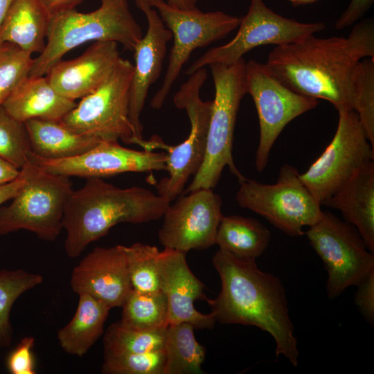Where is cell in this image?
Listing matches in <instances>:
<instances>
[{
	"instance_id": "21",
	"label": "cell",
	"mask_w": 374,
	"mask_h": 374,
	"mask_svg": "<svg viewBox=\"0 0 374 374\" xmlns=\"http://www.w3.org/2000/svg\"><path fill=\"white\" fill-rule=\"evenodd\" d=\"M323 205L339 210L374 253V160L364 163Z\"/></svg>"
},
{
	"instance_id": "43",
	"label": "cell",
	"mask_w": 374,
	"mask_h": 374,
	"mask_svg": "<svg viewBox=\"0 0 374 374\" xmlns=\"http://www.w3.org/2000/svg\"><path fill=\"white\" fill-rule=\"evenodd\" d=\"M15 0H0V24Z\"/></svg>"
},
{
	"instance_id": "6",
	"label": "cell",
	"mask_w": 374,
	"mask_h": 374,
	"mask_svg": "<svg viewBox=\"0 0 374 374\" xmlns=\"http://www.w3.org/2000/svg\"><path fill=\"white\" fill-rule=\"evenodd\" d=\"M207 75L205 67L193 73L173 97L175 107L184 109L188 116L190 130L187 139L172 146L164 144L159 137L153 136L145 144V150H166L168 176L159 181L157 189V194L170 202L181 195L188 180L199 171L204 160L213 107V101H204L200 98V89Z\"/></svg>"
},
{
	"instance_id": "34",
	"label": "cell",
	"mask_w": 374,
	"mask_h": 374,
	"mask_svg": "<svg viewBox=\"0 0 374 374\" xmlns=\"http://www.w3.org/2000/svg\"><path fill=\"white\" fill-rule=\"evenodd\" d=\"M31 55L12 44L0 45V106L28 77L33 62Z\"/></svg>"
},
{
	"instance_id": "7",
	"label": "cell",
	"mask_w": 374,
	"mask_h": 374,
	"mask_svg": "<svg viewBox=\"0 0 374 374\" xmlns=\"http://www.w3.org/2000/svg\"><path fill=\"white\" fill-rule=\"evenodd\" d=\"M27 181L9 205L0 206V235L27 230L39 239L60 234L65 206L73 191L69 177L50 172L28 161Z\"/></svg>"
},
{
	"instance_id": "9",
	"label": "cell",
	"mask_w": 374,
	"mask_h": 374,
	"mask_svg": "<svg viewBox=\"0 0 374 374\" xmlns=\"http://www.w3.org/2000/svg\"><path fill=\"white\" fill-rule=\"evenodd\" d=\"M322 260L328 273L326 290L330 299L357 286L373 270L374 255L357 230L329 211L304 233Z\"/></svg>"
},
{
	"instance_id": "12",
	"label": "cell",
	"mask_w": 374,
	"mask_h": 374,
	"mask_svg": "<svg viewBox=\"0 0 374 374\" xmlns=\"http://www.w3.org/2000/svg\"><path fill=\"white\" fill-rule=\"evenodd\" d=\"M339 119L332 140L305 172L303 183L321 205L366 162L374 160L369 142L357 114L337 109Z\"/></svg>"
},
{
	"instance_id": "24",
	"label": "cell",
	"mask_w": 374,
	"mask_h": 374,
	"mask_svg": "<svg viewBox=\"0 0 374 374\" xmlns=\"http://www.w3.org/2000/svg\"><path fill=\"white\" fill-rule=\"evenodd\" d=\"M31 152L47 159H63L84 153L94 148L100 139L78 133L60 121L30 119L24 122Z\"/></svg>"
},
{
	"instance_id": "11",
	"label": "cell",
	"mask_w": 374,
	"mask_h": 374,
	"mask_svg": "<svg viewBox=\"0 0 374 374\" xmlns=\"http://www.w3.org/2000/svg\"><path fill=\"white\" fill-rule=\"evenodd\" d=\"M148 2L157 11L173 38L163 83L150 102L152 108L160 109L191 53L224 38L238 27L241 18L222 11L204 12L197 8L179 10L165 0Z\"/></svg>"
},
{
	"instance_id": "20",
	"label": "cell",
	"mask_w": 374,
	"mask_h": 374,
	"mask_svg": "<svg viewBox=\"0 0 374 374\" xmlns=\"http://www.w3.org/2000/svg\"><path fill=\"white\" fill-rule=\"evenodd\" d=\"M120 58L118 43L95 42L79 57L59 61L46 74V78L59 94L75 101L100 87Z\"/></svg>"
},
{
	"instance_id": "30",
	"label": "cell",
	"mask_w": 374,
	"mask_h": 374,
	"mask_svg": "<svg viewBox=\"0 0 374 374\" xmlns=\"http://www.w3.org/2000/svg\"><path fill=\"white\" fill-rule=\"evenodd\" d=\"M42 281V275L21 269L0 271V347L9 346L12 341L10 313L14 303Z\"/></svg>"
},
{
	"instance_id": "28",
	"label": "cell",
	"mask_w": 374,
	"mask_h": 374,
	"mask_svg": "<svg viewBox=\"0 0 374 374\" xmlns=\"http://www.w3.org/2000/svg\"><path fill=\"white\" fill-rule=\"evenodd\" d=\"M123 324L138 329L166 327L168 323V301L162 290L141 292L132 290L124 301Z\"/></svg>"
},
{
	"instance_id": "42",
	"label": "cell",
	"mask_w": 374,
	"mask_h": 374,
	"mask_svg": "<svg viewBox=\"0 0 374 374\" xmlns=\"http://www.w3.org/2000/svg\"><path fill=\"white\" fill-rule=\"evenodd\" d=\"M199 0H166L168 4L179 10H191L196 8Z\"/></svg>"
},
{
	"instance_id": "1",
	"label": "cell",
	"mask_w": 374,
	"mask_h": 374,
	"mask_svg": "<svg viewBox=\"0 0 374 374\" xmlns=\"http://www.w3.org/2000/svg\"><path fill=\"white\" fill-rule=\"evenodd\" d=\"M374 58L373 19L357 23L346 37L314 34L276 46L265 63L268 71L297 93L323 99L337 110H353V82L358 63Z\"/></svg>"
},
{
	"instance_id": "13",
	"label": "cell",
	"mask_w": 374,
	"mask_h": 374,
	"mask_svg": "<svg viewBox=\"0 0 374 374\" xmlns=\"http://www.w3.org/2000/svg\"><path fill=\"white\" fill-rule=\"evenodd\" d=\"M235 37L225 44L213 48L197 59L186 71L190 75L213 63L232 65L251 49L265 44L276 46L297 42L323 30V22L304 23L285 17L267 7L263 0H250Z\"/></svg>"
},
{
	"instance_id": "10",
	"label": "cell",
	"mask_w": 374,
	"mask_h": 374,
	"mask_svg": "<svg viewBox=\"0 0 374 374\" xmlns=\"http://www.w3.org/2000/svg\"><path fill=\"white\" fill-rule=\"evenodd\" d=\"M134 64L120 58L109 78L66 114L61 122L72 130L102 141L121 139L134 144L129 121L130 85Z\"/></svg>"
},
{
	"instance_id": "32",
	"label": "cell",
	"mask_w": 374,
	"mask_h": 374,
	"mask_svg": "<svg viewBox=\"0 0 374 374\" xmlns=\"http://www.w3.org/2000/svg\"><path fill=\"white\" fill-rule=\"evenodd\" d=\"M353 110L357 114L367 138L374 148V58L357 64L353 82Z\"/></svg>"
},
{
	"instance_id": "35",
	"label": "cell",
	"mask_w": 374,
	"mask_h": 374,
	"mask_svg": "<svg viewBox=\"0 0 374 374\" xmlns=\"http://www.w3.org/2000/svg\"><path fill=\"white\" fill-rule=\"evenodd\" d=\"M163 350L145 353L104 352L101 372L105 374H163Z\"/></svg>"
},
{
	"instance_id": "8",
	"label": "cell",
	"mask_w": 374,
	"mask_h": 374,
	"mask_svg": "<svg viewBox=\"0 0 374 374\" xmlns=\"http://www.w3.org/2000/svg\"><path fill=\"white\" fill-rule=\"evenodd\" d=\"M239 184L235 197L238 205L264 217L290 236L303 235V228L314 225L323 215L321 205L290 164L282 166L274 184L247 178Z\"/></svg>"
},
{
	"instance_id": "36",
	"label": "cell",
	"mask_w": 374,
	"mask_h": 374,
	"mask_svg": "<svg viewBox=\"0 0 374 374\" xmlns=\"http://www.w3.org/2000/svg\"><path fill=\"white\" fill-rule=\"evenodd\" d=\"M35 343L33 337H24L9 354L6 366L12 374H35L32 348Z\"/></svg>"
},
{
	"instance_id": "23",
	"label": "cell",
	"mask_w": 374,
	"mask_h": 374,
	"mask_svg": "<svg viewBox=\"0 0 374 374\" xmlns=\"http://www.w3.org/2000/svg\"><path fill=\"white\" fill-rule=\"evenodd\" d=\"M49 20L37 0H15L0 24V45L10 43L30 54L42 53Z\"/></svg>"
},
{
	"instance_id": "38",
	"label": "cell",
	"mask_w": 374,
	"mask_h": 374,
	"mask_svg": "<svg viewBox=\"0 0 374 374\" xmlns=\"http://www.w3.org/2000/svg\"><path fill=\"white\" fill-rule=\"evenodd\" d=\"M374 0H350L348 6L335 22V28L341 30L362 19L373 4Z\"/></svg>"
},
{
	"instance_id": "29",
	"label": "cell",
	"mask_w": 374,
	"mask_h": 374,
	"mask_svg": "<svg viewBox=\"0 0 374 374\" xmlns=\"http://www.w3.org/2000/svg\"><path fill=\"white\" fill-rule=\"evenodd\" d=\"M167 326L138 329L127 326L121 321H116L110 325L105 332L104 352L145 353L163 350Z\"/></svg>"
},
{
	"instance_id": "2",
	"label": "cell",
	"mask_w": 374,
	"mask_h": 374,
	"mask_svg": "<svg viewBox=\"0 0 374 374\" xmlns=\"http://www.w3.org/2000/svg\"><path fill=\"white\" fill-rule=\"evenodd\" d=\"M212 262L221 290L207 302L217 321L253 326L269 333L276 343V355L284 356L296 366L299 352L280 280L261 271L256 260H241L221 249Z\"/></svg>"
},
{
	"instance_id": "37",
	"label": "cell",
	"mask_w": 374,
	"mask_h": 374,
	"mask_svg": "<svg viewBox=\"0 0 374 374\" xmlns=\"http://www.w3.org/2000/svg\"><path fill=\"white\" fill-rule=\"evenodd\" d=\"M355 303L365 320L370 324L374 323V270L371 271L357 285Z\"/></svg>"
},
{
	"instance_id": "33",
	"label": "cell",
	"mask_w": 374,
	"mask_h": 374,
	"mask_svg": "<svg viewBox=\"0 0 374 374\" xmlns=\"http://www.w3.org/2000/svg\"><path fill=\"white\" fill-rule=\"evenodd\" d=\"M30 141L24 123L12 117L0 106V157L19 169L28 161Z\"/></svg>"
},
{
	"instance_id": "3",
	"label": "cell",
	"mask_w": 374,
	"mask_h": 374,
	"mask_svg": "<svg viewBox=\"0 0 374 374\" xmlns=\"http://www.w3.org/2000/svg\"><path fill=\"white\" fill-rule=\"evenodd\" d=\"M170 204L145 188H121L102 178H87L82 188L73 190L65 206L62 228L66 232V253L70 258L78 257L118 223L157 220Z\"/></svg>"
},
{
	"instance_id": "41",
	"label": "cell",
	"mask_w": 374,
	"mask_h": 374,
	"mask_svg": "<svg viewBox=\"0 0 374 374\" xmlns=\"http://www.w3.org/2000/svg\"><path fill=\"white\" fill-rule=\"evenodd\" d=\"M20 169L0 157V186L15 179Z\"/></svg>"
},
{
	"instance_id": "15",
	"label": "cell",
	"mask_w": 374,
	"mask_h": 374,
	"mask_svg": "<svg viewBox=\"0 0 374 374\" xmlns=\"http://www.w3.org/2000/svg\"><path fill=\"white\" fill-rule=\"evenodd\" d=\"M221 197L211 188H199L180 195L170 204L158 232L164 248L187 253L215 244L222 213Z\"/></svg>"
},
{
	"instance_id": "39",
	"label": "cell",
	"mask_w": 374,
	"mask_h": 374,
	"mask_svg": "<svg viewBox=\"0 0 374 374\" xmlns=\"http://www.w3.org/2000/svg\"><path fill=\"white\" fill-rule=\"evenodd\" d=\"M28 172V161L20 169V173L15 179L0 186V206L2 204L12 199L22 188L27 181Z\"/></svg>"
},
{
	"instance_id": "27",
	"label": "cell",
	"mask_w": 374,
	"mask_h": 374,
	"mask_svg": "<svg viewBox=\"0 0 374 374\" xmlns=\"http://www.w3.org/2000/svg\"><path fill=\"white\" fill-rule=\"evenodd\" d=\"M163 374H201L206 349L195 339L188 323L168 325L163 345Z\"/></svg>"
},
{
	"instance_id": "5",
	"label": "cell",
	"mask_w": 374,
	"mask_h": 374,
	"mask_svg": "<svg viewBox=\"0 0 374 374\" xmlns=\"http://www.w3.org/2000/svg\"><path fill=\"white\" fill-rule=\"evenodd\" d=\"M245 63L242 58L229 66L220 63L209 65L215 86V98L208 130L206 150L204 162L185 190L186 193L199 188L213 189L226 166L238 178L239 183L246 178L235 166L232 153L238 112L246 94Z\"/></svg>"
},
{
	"instance_id": "14",
	"label": "cell",
	"mask_w": 374,
	"mask_h": 374,
	"mask_svg": "<svg viewBox=\"0 0 374 374\" xmlns=\"http://www.w3.org/2000/svg\"><path fill=\"white\" fill-rule=\"evenodd\" d=\"M244 78L246 93L251 96L258 116L260 138L255 166L260 172L266 168L271 148L285 127L314 109L319 102L287 87L265 64L253 60L245 63Z\"/></svg>"
},
{
	"instance_id": "22",
	"label": "cell",
	"mask_w": 374,
	"mask_h": 374,
	"mask_svg": "<svg viewBox=\"0 0 374 374\" xmlns=\"http://www.w3.org/2000/svg\"><path fill=\"white\" fill-rule=\"evenodd\" d=\"M21 122L30 119L60 121L76 103L59 94L46 77H28L2 105Z\"/></svg>"
},
{
	"instance_id": "25",
	"label": "cell",
	"mask_w": 374,
	"mask_h": 374,
	"mask_svg": "<svg viewBox=\"0 0 374 374\" xmlns=\"http://www.w3.org/2000/svg\"><path fill=\"white\" fill-rule=\"evenodd\" d=\"M78 296L73 317L58 330L57 338L64 352L82 357L103 334L104 325L111 308L89 294Z\"/></svg>"
},
{
	"instance_id": "40",
	"label": "cell",
	"mask_w": 374,
	"mask_h": 374,
	"mask_svg": "<svg viewBox=\"0 0 374 374\" xmlns=\"http://www.w3.org/2000/svg\"><path fill=\"white\" fill-rule=\"evenodd\" d=\"M49 16L75 9L83 0H37Z\"/></svg>"
},
{
	"instance_id": "19",
	"label": "cell",
	"mask_w": 374,
	"mask_h": 374,
	"mask_svg": "<svg viewBox=\"0 0 374 374\" xmlns=\"http://www.w3.org/2000/svg\"><path fill=\"white\" fill-rule=\"evenodd\" d=\"M186 253L164 248L159 252L158 268L161 290L168 301V323H188L194 328H213L215 314H202L194 307L197 300L208 301L204 285L193 274L186 259Z\"/></svg>"
},
{
	"instance_id": "26",
	"label": "cell",
	"mask_w": 374,
	"mask_h": 374,
	"mask_svg": "<svg viewBox=\"0 0 374 374\" xmlns=\"http://www.w3.org/2000/svg\"><path fill=\"white\" fill-rule=\"evenodd\" d=\"M270 238V231L258 220L233 215L222 217L215 244L237 258L256 260L267 248Z\"/></svg>"
},
{
	"instance_id": "17",
	"label": "cell",
	"mask_w": 374,
	"mask_h": 374,
	"mask_svg": "<svg viewBox=\"0 0 374 374\" xmlns=\"http://www.w3.org/2000/svg\"><path fill=\"white\" fill-rule=\"evenodd\" d=\"M135 3L145 14L148 21L147 31L134 49L135 64L129 103V121L133 130L134 144L141 146L145 140L140 116L150 86L161 75L167 45L172 35L148 0H135Z\"/></svg>"
},
{
	"instance_id": "18",
	"label": "cell",
	"mask_w": 374,
	"mask_h": 374,
	"mask_svg": "<svg viewBox=\"0 0 374 374\" xmlns=\"http://www.w3.org/2000/svg\"><path fill=\"white\" fill-rule=\"evenodd\" d=\"M70 285L109 307H121L132 290L125 246L95 247L74 267Z\"/></svg>"
},
{
	"instance_id": "4",
	"label": "cell",
	"mask_w": 374,
	"mask_h": 374,
	"mask_svg": "<svg viewBox=\"0 0 374 374\" xmlns=\"http://www.w3.org/2000/svg\"><path fill=\"white\" fill-rule=\"evenodd\" d=\"M100 1V7L90 12L72 9L50 17L47 44L33 59L29 77L44 76L67 52L89 42L113 41L134 51L143 34L127 1Z\"/></svg>"
},
{
	"instance_id": "31",
	"label": "cell",
	"mask_w": 374,
	"mask_h": 374,
	"mask_svg": "<svg viewBox=\"0 0 374 374\" xmlns=\"http://www.w3.org/2000/svg\"><path fill=\"white\" fill-rule=\"evenodd\" d=\"M132 287L141 292L161 290L158 268L160 251L155 246L136 242L125 247Z\"/></svg>"
},
{
	"instance_id": "44",
	"label": "cell",
	"mask_w": 374,
	"mask_h": 374,
	"mask_svg": "<svg viewBox=\"0 0 374 374\" xmlns=\"http://www.w3.org/2000/svg\"><path fill=\"white\" fill-rule=\"evenodd\" d=\"M293 6H297L300 5L308 4L314 3L318 0H289Z\"/></svg>"
},
{
	"instance_id": "16",
	"label": "cell",
	"mask_w": 374,
	"mask_h": 374,
	"mask_svg": "<svg viewBox=\"0 0 374 374\" xmlns=\"http://www.w3.org/2000/svg\"><path fill=\"white\" fill-rule=\"evenodd\" d=\"M166 152L136 150L116 141H102L84 153L63 159H47L28 154V161L57 175L84 178H103L123 172L166 170Z\"/></svg>"
}]
</instances>
